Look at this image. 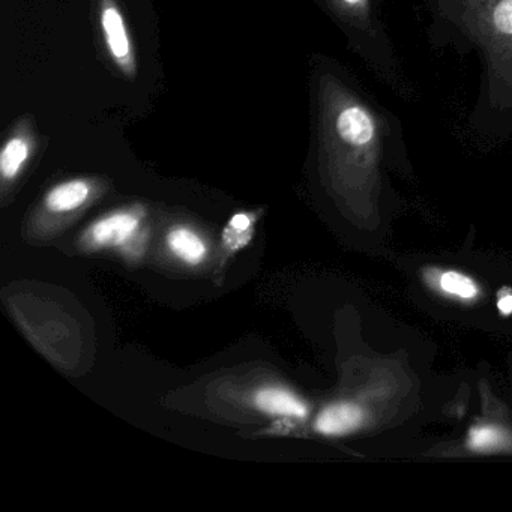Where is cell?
<instances>
[{
	"mask_svg": "<svg viewBox=\"0 0 512 512\" xmlns=\"http://www.w3.org/2000/svg\"><path fill=\"white\" fill-rule=\"evenodd\" d=\"M436 46L478 50L484 80L476 124L502 137L512 131V0H425Z\"/></svg>",
	"mask_w": 512,
	"mask_h": 512,
	"instance_id": "obj_1",
	"label": "cell"
},
{
	"mask_svg": "<svg viewBox=\"0 0 512 512\" xmlns=\"http://www.w3.org/2000/svg\"><path fill=\"white\" fill-rule=\"evenodd\" d=\"M331 13L343 23L362 58L377 77L395 91H406L407 82L395 56L383 22L380 0H325Z\"/></svg>",
	"mask_w": 512,
	"mask_h": 512,
	"instance_id": "obj_2",
	"label": "cell"
},
{
	"mask_svg": "<svg viewBox=\"0 0 512 512\" xmlns=\"http://www.w3.org/2000/svg\"><path fill=\"white\" fill-rule=\"evenodd\" d=\"M98 19L104 49L119 73L128 79H136L137 59L127 20L118 0H98Z\"/></svg>",
	"mask_w": 512,
	"mask_h": 512,
	"instance_id": "obj_3",
	"label": "cell"
},
{
	"mask_svg": "<svg viewBox=\"0 0 512 512\" xmlns=\"http://www.w3.org/2000/svg\"><path fill=\"white\" fill-rule=\"evenodd\" d=\"M38 148V134L31 119L22 118L14 125L0 152V176L4 184L19 179Z\"/></svg>",
	"mask_w": 512,
	"mask_h": 512,
	"instance_id": "obj_4",
	"label": "cell"
},
{
	"mask_svg": "<svg viewBox=\"0 0 512 512\" xmlns=\"http://www.w3.org/2000/svg\"><path fill=\"white\" fill-rule=\"evenodd\" d=\"M142 218L143 211L140 208L113 212L95 221L86 233V239L95 248L122 247L136 238Z\"/></svg>",
	"mask_w": 512,
	"mask_h": 512,
	"instance_id": "obj_5",
	"label": "cell"
},
{
	"mask_svg": "<svg viewBox=\"0 0 512 512\" xmlns=\"http://www.w3.org/2000/svg\"><path fill=\"white\" fill-rule=\"evenodd\" d=\"M98 185L91 179L77 178L55 185L44 197V208L52 214H70L85 206Z\"/></svg>",
	"mask_w": 512,
	"mask_h": 512,
	"instance_id": "obj_6",
	"label": "cell"
},
{
	"mask_svg": "<svg viewBox=\"0 0 512 512\" xmlns=\"http://www.w3.org/2000/svg\"><path fill=\"white\" fill-rule=\"evenodd\" d=\"M362 422H364V412L361 407L352 403H338L320 412L314 428L317 433L325 436H341V434L352 433L356 428L361 427Z\"/></svg>",
	"mask_w": 512,
	"mask_h": 512,
	"instance_id": "obj_7",
	"label": "cell"
},
{
	"mask_svg": "<svg viewBox=\"0 0 512 512\" xmlns=\"http://www.w3.org/2000/svg\"><path fill=\"white\" fill-rule=\"evenodd\" d=\"M254 406L263 413L281 418L304 419L308 415L307 404L283 388H265L257 392Z\"/></svg>",
	"mask_w": 512,
	"mask_h": 512,
	"instance_id": "obj_8",
	"label": "cell"
},
{
	"mask_svg": "<svg viewBox=\"0 0 512 512\" xmlns=\"http://www.w3.org/2000/svg\"><path fill=\"white\" fill-rule=\"evenodd\" d=\"M167 245L178 259L191 266L202 263L208 254V248L202 238L187 227L173 229L167 235Z\"/></svg>",
	"mask_w": 512,
	"mask_h": 512,
	"instance_id": "obj_9",
	"label": "cell"
},
{
	"mask_svg": "<svg viewBox=\"0 0 512 512\" xmlns=\"http://www.w3.org/2000/svg\"><path fill=\"white\" fill-rule=\"evenodd\" d=\"M256 215L250 212H239L233 215L223 232V245L230 253L242 250L250 244L254 236Z\"/></svg>",
	"mask_w": 512,
	"mask_h": 512,
	"instance_id": "obj_10",
	"label": "cell"
},
{
	"mask_svg": "<svg viewBox=\"0 0 512 512\" xmlns=\"http://www.w3.org/2000/svg\"><path fill=\"white\" fill-rule=\"evenodd\" d=\"M437 284L443 292L461 299H473L478 295L476 284L469 277L458 274V272H443L440 277H437Z\"/></svg>",
	"mask_w": 512,
	"mask_h": 512,
	"instance_id": "obj_11",
	"label": "cell"
},
{
	"mask_svg": "<svg viewBox=\"0 0 512 512\" xmlns=\"http://www.w3.org/2000/svg\"><path fill=\"white\" fill-rule=\"evenodd\" d=\"M500 439H502V434L497 428L478 427L470 431L469 443L473 449L482 451V449L493 448L494 445L500 442Z\"/></svg>",
	"mask_w": 512,
	"mask_h": 512,
	"instance_id": "obj_12",
	"label": "cell"
},
{
	"mask_svg": "<svg viewBox=\"0 0 512 512\" xmlns=\"http://www.w3.org/2000/svg\"><path fill=\"white\" fill-rule=\"evenodd\" d=\"M497 307H499L500 313L512 314V292L511 290H502L499 293V299H497Z\"/></svg>",
	"mask_w": 512,
	"mask_h": 512,
	"instance_id": "obj_13",
	"label": "cell"
}]
</instances>
